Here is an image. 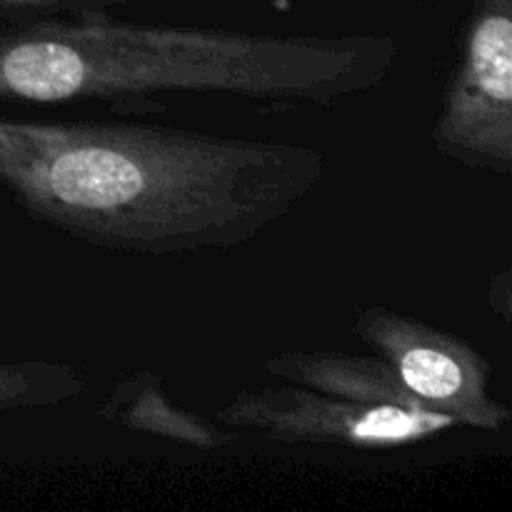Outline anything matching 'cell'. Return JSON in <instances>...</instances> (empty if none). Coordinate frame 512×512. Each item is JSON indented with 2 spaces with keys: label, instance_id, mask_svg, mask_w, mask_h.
<instances>
[{
  "label": "cell",
  "instance_id": "52a82bcc",
  "mask_svg": "<svg viewBox=\"0 0 512 512\" xmlns=\"http://www.w3.org/2000/svg\"><path fill=\"white\" fill-rule=\"evenodd\" d=\"M100 420L123 425L135 433L153 435L195 450H223L238 443V433L215 418L193 413L173 403L163 378L153 370L130 373L98 405Z\"/></svg>",
  "mask_w": 512,
  "mask_h": 512
},
{
  "label": "cell",
  "instance_id": "30bf717a",
  "mask_svg": "<svg viewBox=\"0 0 512 512\" xmlns=\"http://www.w3.org/2000/svg\"><path fill=\"white\" fill-rule=\"evenodd\" d=\"M488 300H490V308H493V313L498 315L500 320H505V323H510V313H512L510 270H503V273H498L493 280H490Z\"/></svg>",
  "mask_w": 512,
  "mask_h": 512
},
{
  "label": "cell",
  "instance_id": "277c9868",
  "mask_svg": "<svg viewBox=\"0 0 512 512\" xmlns=\"http://www.w3.org/2000/svg\"><path fill=\"white\" fill-rule=\"evenodd\" d=\"M353 333L428 410L485 433H498L512 420L508 405L490 390L493 365L460 335L383 305L360 308Z\"/></svg>",
  "mask_w": 512,
  "mask_h": 512
},
{
  "label": "cell",
  "instance_id": "6da1fadb",
  "mask_svg": "<svg viewBox=\"0 0 512 512\" xmlns=\"http://www.w3.org/2000/svg\"><path fill=\"white\" fill-rule=\"evenodd\" d=\"M325 175L318 148L125 120L0 118V193L110 253L175 258L248 245Z\"/></svg>",
  "mask_w": 512,
  "mask_h": 512
},
{
  "label": "cell",
  "instance_id": "ba28073f",
  "mask_svg": "<svg viewBox=\"0 0 512 512\" xmlns=\"http://www.w3.org/2000/svg\"><path fill=\"white\" fill-rule=\"evenodd\" d=\"M83 375L60 360H18L0 363V413L58 408L83 398Z\"/></svg>",
  "mask_w": 512,
  "mask_h": 512
},
{
  "label": "cell",
  "instance_id": "7a4b0ae2",
  "mask_svg": "<svg viewBox=\"0 0 512 512\" xmlns=\"http://www.w3.org/2000/svg\"><path fill=\"white\" fill-rule=\"evenodd\" d=\"M398 58L388 33L280 35L85 13L0 23V100L163 108V95H220L335 108L378 90Z\"/></svg>",
  "mask_w": 512,
  "mask_h": 512
},
{
  "label": "cell",
  "instance_id": "5b68a950",
  "mask_svg": "<svg viewBox=\"0 0 512 512\" xmlns=\"http://www.w3.org/2000/svg\"><path fill=\"white\" fill-rule=\"evenodd\" d=\"M215 420L235 433H255L275 443L348 445L360 450L405 448L463 430L458 420L443 413L358 403L293 383L288 388L240 390L215 413Z\"/></svg>",
  "mask_w": 512,
  "mask_h": 512
},
{
  "label": "cell",
  "instance_id": "9c48e42d",
  "mask_svg": "<svg viewBox=\"0 0 512 512\" xmlns=\"http://www.w3.org/2000/svg\"><path fill=\"white\" fill-rule=\"evenodd\" d=\"M138 0H0V23H30L43 18H68V15L108 13L118 5Z\"/></svg>",
  "mask_w": 512,
  "mask_h": 512
},
{
  "label": "cell",
  "instance_id": "3957f363",
  "mask_svg": "<svg viewBox=\"0 0 512 512\" xmlns=\"http://www.w3.org/2000/svg\"><path fill=\"white\" fill-rule=\"evenodd\" d=\"M430 135L445 160L512 175V0L470 3Z\"/></svg>",
  "mask_w": 512,
  "mask_h": 512
},
{
  "label": "cell",
  "instance_id": "8992f818",
  "mask_svg": "<svg viewBox=\"0 0 512 512\" xmlns=\"http://www.w3.org/2000/svg\"><path fill=\"white\" fill-rule=\"evenodd\" d=\"M263 368L275 378L335 398L435 413L400 383L395 370L378 355H355L343 350H283L265 360Z\"/></svg>",
  "mask_w": 512,
  "mask_h": 512
}]
</instances>
